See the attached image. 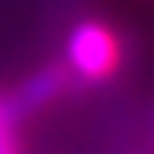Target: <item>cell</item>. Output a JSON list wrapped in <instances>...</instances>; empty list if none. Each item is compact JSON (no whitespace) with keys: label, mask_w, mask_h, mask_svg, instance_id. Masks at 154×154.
<instances>
[{"label":"cell","mask_w":154,"mask_h":154,"mask_svg":"<svg viewBox=\"0 0 154 154\" xmlns=\"http://www.w3.org/2000/svg\"><path fill=\"white\" fill-rule=\"evenodd\" d=\"M71 84H74V77H71L67 64L51 61V64L35 67L16 90H10V103H13V109H16L19 119H23V116H32V112H38V109L51 106L55 100H61V96L71 90Z\"/></svg>","instance_id":"cell-2"},{"label":"cell","mask_w":154,"mask_h":154,"mask_svg":"<svg viewBox=\"0 0 154 154\" xmlns=\"http://www.w3.org/2000/svg\"><path fill=\"white\" fill-rule=\"evenodd\" d=\"M16 125H19V112L10 103V93L0 90V154H23Z\"/></svg>","instance_id":"cell-3"},{"label":"cell","mask_w":154,"mask_h":154,"mask_svg":"<svg viewBox=\"0 0 154 154\" xmlns=\"http://www.w3.org/2000/svg\"><path fill=\"white\" fill-rule=\"evenodd\" d=\"M64 64L74 80L103 84L122 67V38L103 19H84L67 35Z\"/></svg>","instance_id":"cell-1"}]
</instances>
